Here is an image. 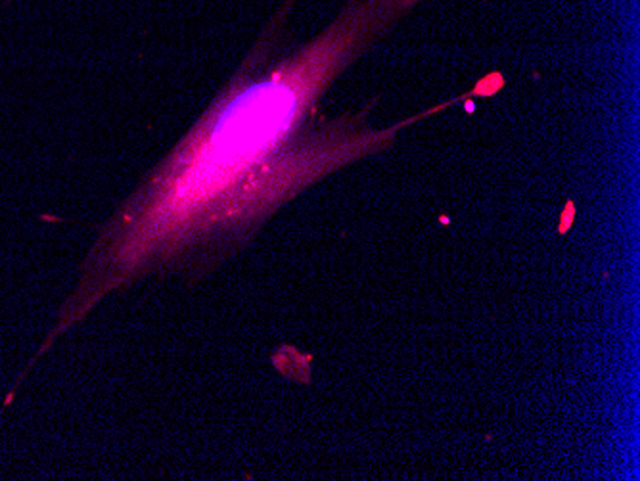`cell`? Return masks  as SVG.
Listing matches in <instances>:
<instances>
[{"label": "cell", "instance_id": "obj_1", "mask_svg": "<svg viewBox=\"0 0 640 481\" xmlns=\"http://www.w3.org/2000/svg\"><path fill=\"white\" fill-rule=\"evenodd\" d=\"M422 0H349L307 42L272 20L185 137L121 201L81 263L77 282L39 349L100 305L145 282L200 284L233 261L299 194L352 163L385 152L401 131L443 108L384 128L372 108L329 118L330 87Z\"/></svg>", "mask_w": 640, "mask_h": 481}]
</instances>
